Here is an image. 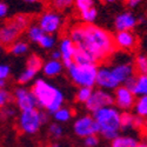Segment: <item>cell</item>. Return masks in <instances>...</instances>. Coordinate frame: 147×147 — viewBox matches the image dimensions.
Masks as SVG:
<instances>
[{"label": "cell", "instance_id": "40", "mask_svg": "<svg viewBox=\"0 0 147 147\" xmlns=\"http://www.w3.org/2000/svg\"><path fill=\"white\" fill-rule=\"evenodd\" d=\"M142 3V0H126V5L129 8H136Z\"/></svg>", "mask_w": 147, "mask_h": 147}, {"label": "cell", "instance_id": "7", "mask_svg": "<svg viewBox=\"0 0 147 147\" xmlns=\"http://www.w3.org/2000/svg\"><path fill=\"white\" fill-rule=\"evenodd\" d=\"M137 96L125 85H121L114 91V105L122 112L131 111L134 108Z\"/></svg>", "mask_w": 147, "mask_h": 147}, {"label": "cell", "instance_id": "5", "mask_svg": "<svg viewBox=\"0 0 147 147\" xmlns=\"http://www.w3.org/2000/svg\"><path fill=\"white\" fill-rule=\"evenodd\" d=\"M41 125H42L41 115L36 108L21 113L19 119V127L22 132H25L27 134H34L38 132Z\"/></svg>", "mask_w": 147, "mask_h": 147}, {"label": "cell", "instance_id": "14", "mask_svg": "<svg viewBox=\"0 0 147 147\" xmlns=\"http://www.w3.org/2000/svg\"><path fill=\"white\" fill-rule=\"evenodd\" d=\"M138 24H139L138 18L134 16L132 12H124V13H120L114 20V26H115L117 32L133 31Z\"/></svg>", "mask_w": 147, "mask_h": 147}, {"label": "cell", "instance_id": "11", "mask_svg": "<svg viewBox=\"0 0 147 147\" xmlns=\"http://www.w3.org/2000/svg\"><path fill=\"white\" fill-rule=\"evenodd\" d=\"M14 96H16V101H17L18 107L22 112L34 109L38 106L36 98L32 91H28L26 88H18L14 93Z\"/></svg>", "mask_w": 147, "mask_h": 147}, {"label": "cell", "instance_id": "4", "mask_svg": "<svg viewBox=\"0 0 147 147\" xmlns=\"http://www.w3.org/2000/svg\"><path fill=\"white\" fill-rule=\"evenodd\" d=\"M99 67L96 65H77L74 64L69 69V77L72 81L80 87L93 88L96 85V77Z\"/></svg>", "mask_w": 147, "mask_h": 147}, {"label": "cell", "instance_id": "13", "mask_svg": "<svg viewBox=\"0 0 147 147\" xmlns=\"http://www.w3.org/2000/svg\"><path fill=\"white\" fill-rule=\"evenodd\" d=\"M111 69H112V73H113L114 78L118 80V82L120 85H125L131 78H133L134 76H137L134 65L131 64V63L117 64V65L112 66Z\"/></svg>", "mask_w": 147, "mask_h": 147}, {"label": "cell", "instance_id": "43", "mask_svg": "<svg viewBox=\"0 0 147 147\" xmlns=\"http://www.w3.org/2000/svg\"><path fill=\"white\" fill-rule=\"evenodd\" d=\"M40 115H41V122H42V124H45V122L47 121V115L44 112H40Z\"/></svg>", "mask_w": 147, "mask_h": 147}, {"label": "cell", "instance_id": "29", "mask_svg": "<svg viewBox=\"0 0 147 147\" xmlns=\"http://www.w3.org/2000/svg\"><path fill=\"white\" fill-rule=\"evenodd\" d=\"M36 72H38V71H35V69H33V68H30V67H26V69L21 73L20 77H19V79H18L19 82H20V84H27V82H30V81L35 77Z\"/></svg>", "mask_w": 147, "mask_h": 147}, {"label": "cell", "instance_id": "42", "mask_svg": "<svg viewBox=\"0 0 147 147\" xmlns=\"http://www.w3.org/2000/svg\"><path fill=\"white\" fill-rule=\"evenodd\" d=\"M52 59H53V60H60V59H61V53H60V51H54V52L52 53Z\"/></svg>", "mask_w": 147, "mask_h": 147}, {"label": "cell", "instance_id": "9", "mask_svg": "<svg viewBox=\"0 0 147 147\" xmlns=\"http://www.w3.org/2000/svg\"><path fill=\"white\" fill-rule=\"evenodd\" d=\"M96 86H99L101 90L105 91H115L121 85L118 82V80L114 78L111 67H99L96 77Z\"/></svg>", "mask_w": 147, "mask_h": 147}, {"label": "cell", "instance_id": "26", "mask_svg": "<svg viewBox=\"0 0 147 147\" xmlns=\"http://www.w3.org/2000/svg\"><path fill=\"white\" fill-rule=\"evenodd\" d=\"M93 88L91 87H80L78 93H77V100L81 104H86L93 94Z\"/></svg>", "mask_w": 147, "mask_h": 147}, {"label": "cell", "instance_id": "35", "mask_svg": "<svg viewBox=\"0 0 147 147\" xmlns=\"http://www.w3.org/2000/svg\"><path fill=\"white\" fill-rule=\"evenodd\" d=\"M99 142V139H98L96 136H90V137H86L84 140V144H85V147H95Z\"/></svg>", "mask_w": 147, "mask_h": 147}, {"label": "cell", "instance_id": "20", "mask_svg": "<svg viewBox=\"0 0 147 147\" xmlns=\"http://www.w3.org/2000/svg\"><path fill=\"white\" fill-rule=\"evenodd\" d=\"M136 113H132L129 111L127 112H122L121 113V129L124 131H128V129H133L136 126Z\"/></svg>", "mask_w": 147, "mask_h": 147}, {"label": "cell", "instance_id": "27", "mask_svg": "<svg viewBox=\"0 0 147 147\" xmlns=\"http://www.w3.org/2000/svg\"><path fill=\"white\" fill-rule=\"evenodd\" d=\"M80 17L82 19V21L85 24H93L98 17V12H96V8L95 7H92L90 9H86V11H82L80 12Z\"/></svg>", "mask_w": 147, "mask_h": 147}, {"label": "cell", "instance_id": "46", "mask_svg": "<svg viewBox=\"0 0 147 147\" xmlns=\"http://www.w3.org/2000/svg\"><path fill=\"white\" fill-rule=\"evenodd\" d=\"M51 147H61V145L60 144H58V142H54V144H52V146Z\"/></svg>", "mask_w": 147, "mask_h": 147}, {"label": "cell", "instance_id": "47", "mask_svg": "<svg viewBox=\"0 0 147 147\" xmlns=\"http://www.w3.org/2000/svg\"><path fill=\"white\" fill-rule=\"evenodd\" d=\"M27 3H35V1H39V0H25Z\"/></svg>", "mask_w": 147, "mask_h": 147}, {"label": "cell", "instance_id": "33", "mask_svg": "<svg viewBox=\"0 0 147 147\" xmlns=\"http://www.w3.org/2000/svg\"><path fill=\"white\" fill-rule=\"evenodd\" d=\"M74 4V0H53V6L57 9H65Z\"/></svg>", "mask_w": 147, "mask_h": 147}, {"label": "cell", "instance_id": "36", "mask_svg": "<svg viewBox=\"0 0 147 147\" xmlns=\"http://www.w3.org/2000/svg\"><path fill=\"white\" fill-rule=\"evenodd\" d=\"M11 99V96H9V93L5 90H0V107H3L5 106Z\"/></svg>", "mask_w": 147, "mask_h": 147}, {"label": "cell", "instance_id": "6", "mask_svg": "<svg viewBox=\"0 0 147 147\" xmlns=\"http://www.w3.org/2000/svg\"><path fill=\"white\" fill-rule=\"evenodd\" d=\"M113 105H114V95L112 93H109L108 91H105L101 88L94 91L91 99L85 104L86 108L92 113L99 111L100 108L109 107Z\"/></svg>", "mask_w": 147, "mask_h": 147}, {"label": "cell", "instance_id": "8", "mask_svg": "<svg viewBox=\"0 0 147 147\" xmlns=\"http://www.w3.org/2000/svg\"><path fill=\"white\" fill-rule=\"evenodd\" d=\"M74 133L78 137L86 138L90 136H96L100 133V128L93 115H84L74 122Z\"/></svg>", "mask_w": 147, "mask_h": 147}, {"label": "cell", "instance_id": "23", "mask_svg": "<svg viewBox=\"0 0 147 147\" xmlns=\"http://www.w3.org/2000/svg\"><path fill=\"white\" fill-rule=\"evenodd\" d=\"M74 63L77 65H96L94 59L85 51L77 48V52L74 55Z\"/></svg>", "mask_w": 147, "mask_h": 147}, {"label": "cell", "instance_id": "19", "mask_svg": "<svg viewBox=\"0 0 147 147\" xmlns=\"http://www.w3.org/2000/svg\"><path fill=\"white\" fill-rule=\"evenodd\" d=\"M139 141L129 136H119L114 140H112L111 147H137Z\"/></svg>", "mask_w": 147, "mask_h": 147}, {"label": "cell", "instance_id": "41", "mask_svg": "<svg viewBox=\"0 0 147 147\" xmlns=\"http://www.w3.org/2000/svg\"><path fill=\"white\" fill-rule=\"evenodd\" d=\"M7 14V6L4 3H0V18H4Z\"/></svg>", "mask_w": 147, "mask_h": 147}, {"label": "cell", "instance_id": "31", "mask_svg": "<svg viewBox=\"0 0 147 147\" xmlns=\"http://www.w3.org/2000/svg\"><path fill=\"white\" fill-rule=\"evenodd\" d=\"M27 67L33 68V69H35V71H39V69L42 67V61H41V59H40L38 55L33 54V55H31V57L28 58V60H27Z\"/></svg>", "mask_w": 147, "mask_h": 147}, {"label": "cell", "instance_id": "1", "mask_svg": "<svg viewBox=\"0 0 147 147\" xmlns=\"http://www.w3.org/2000/svg\"><path fill=\"white\" fill-rule=\"evenodd\" d=\"M69 38L77 48L88 53L96 64L112 57L117 51L114 35L94 24L74 26L71 30Z\"/></svg>", "mask_w": 147, "mask_h": 147}, {"label": "cell", "instance_id": "32", "mask_svg": "<svg viewBox=\"0 0 147 147\" xmlns=\"http://www.w3.org/2000/svg\"><path fill=\"white\" fill-rule=\"evenodd\" d=\"M74 3H76L77 8L80 12L94 7V1H93V0H74Z\"/></svg>", "mask_w": 147, "mask_h": 147}, {"label": "cell", "instance_id": "48", "mask_svg": "<svg viewBox=\"0 0 147 147\" xmlns=\"http://www.w3.org/2000/svg\"><path fill=\"white\" fill-rule=\"evenodd\" d=\"M105 3H114V1H117V0H104Z\"/></svg>", "mask_w": 147, "mask_h": 147}, {"label": "cell", "instance_id": "44", "mask_svg": "<svg viewBox=\"0 0 147 147\" xmlns=\"http://www.w3.org/2000/svg\"><path fill=\"white\" fill-rule=\"evenodd\" d=\"M5 85H6V81H5V80H3V79H0V90H4Z\"/></svg>", "mask_w": 147, "mask_h": 147}, {"label": "cell", "instance_id": "12", "mask_svg": "<svg viewBox=\"0 0 147 147\" xmlns=\"http://www.w3.org/2000/svg\"><path fill=\"white\" fill-rule=\"evenodd\" d=\"M114 42L117 48L122 51H133L138 46V39L132 31L117 32L114 34Z\"/></svg>", "mask_w": 147, "mask_h": 147}, {"label": "cell", "instance_id": "24", "mask_svg": "<svg viewBox=\"0 0 147 147\" xmlns=\"http://www.w3.org/2000/svg\"><path fill=\"white\" fill-rule=\"evenodd\" d=\"M46 33L41 30V27L39 25H33L28 28V38L34 41V42H40V40L42 39V36L45 35Z\"/></svg>", "mask_w": 147, "mask_h": 147}, {"label": "cell", "instance_id": "2", "mask_svg": "<svg viewBox=\"0 0 147 147\" xmlns=\"http://www.w3.org/2000/svg\"><path fill=\"white\" fill-rule=\"evenodd\" d=\"M121 111L118 107H104L92 113L100 128V134L107 140H114L121 131Z\"/></svg>", "mask_w": 147, "mask_h": 147}, {"label": "cell", "instance_id": "39", "mask_svg": "<svg viewBox=\"0 0 147 147\" xmlns=\"http://www.w3.org/2000/svg\"><path fill=\"white\" fill-rule=\"evenodd\" d=\"M136 115H137V114H136ZM145 120H146V119H144V118L137 115V118H136V126H134V128H136V129H141V128L145 126V124H146Z\"/></svg>", "mask_w": 147, "mask_h": 147}, {"label": "cell", "instance_id": "18", "mask_svg": "<svg viewBox=\"0 0 147 147\" xmlns=\"http://www.w3.org/2000/svg\"><path fill=\"white\" fill-rule=\"evenodd\" d=\"M63 63H60L59 60H50L44 65V73L47 77H55L60 74L63 71Z\"/></svg>", "mask_w": 147, "mask_h": 147}, {"label": "cell", "instance_id": "21", "mask_svg": "<svg viewBox=\"0 0 147 147\" xmlns=\"http://www.w3.org/2000/svg\"><path fill=\"white\" fill-rule=\"evenodd\" d=\"M134 68L137 74H145L147 76V54L140 53L134 58Z\"/></svg>", "mask_w": 147, "mask_h": 147}, {"label": "cell", "instance_id": "45", "mask_svg": "<svg viewBox=\"0 0 147 147\" xmlns=\"http://www.w3.org/2000/svg\"><path fill=\"white\" fill-rule=\"evenodd\" d=\"M137 147H147V142L146 141H141V142H139V145Z\"/></svg>", "mask_w": 147, "mask_h": 147}, {"label": "cell", "instance_id": "3", "mask_svg": "<svg viewBox=\"0 0 147 147\" xmlns=\"http://www.w3.org/2000/svg\"><path fill=\"white\" fill-rule=\"evenodd\" d=\"M33 94L36 98L38 106L47 109L50 113H55L63 107L64 95L55 86L42 79H38L32 88Z\"/></svg>", "mask_w": 147, "mask_h": 147}, {"label": "cell", "instance_id": "37", "mask_svg": "<svg viewBox=\"0 0 147 147\" xmlns=\"http://www.w3.org/2000/svg\"><path fill=\"white\" fill-rule=\"evenodd\" d=\"M14 21L17 22V25H18L21 30L26 28V26L28 25V19H27L26 17H24V16H19V17H17V18L14 19Z\"/></svg>", "mask_w": 147, "mask_h": 147}, {"label": "cell", "instance_id": "30", "mask_svg": "<svg viewBox=\"0 0 147 147\" xmlns=\"http://www.w3.org/2000/svg\"><path fill=\"white\" fill-rule=\"evenodd\" d=\"M39 45L42 47V48H46V50H50L52 48L54 45H55V39L52 34H45L42 36V39L40 40Z\"/></svg>", "mask_w": 147, "mask_h": 147}, {"label": "cell", "instance_id": "28", "mask_svg": "<svg viewBox=\"0 0 147 147\" xmlns=\"http://www.w3.org/2000/svg\"><path fill=\"white\" fill-rule=\"evenodd\" d=\"M28 51V45L24 41H16L11 46V52L14 55H21L25 54Z\"/></svg>", "mask_w": 147, "mask_h": 147}, {"label": "cell", "instance_id": "25", "mask_svg": "<svg viewBox=\"0 0 147 147\" xmlns=\"http://www.w3.org/2000/svg\"><path fill=\"white\" fill-rule=\"evenodd\" d=\"M54 119L59 122H66L72 118V111L67 107H61L59 108L55 113H53Z\"/></svg>", "mask_w": 147, "mask_h": 147}, {"label": "cell", "instance_id": "49", "mask_svg": "<svg viewBox=\"0 0 147 147\" xmlns=\"http://www.w3.org/2000/svg\"><path fill=\"white\" fill-rule=\"evenodd\" d=\"M0 48H1V42H0Z\"/></svg>", "mask_w": 147, "mask_h": 147}, {"label": "cell", "instance_id": "34", "mask_svg": "<svg viewBox=\"0 0 147 147\" xmlns=\"http://www.w3.org/2000/svg\"><path fill=\"white\" fill-rule=\"evenodd\" d=\"M50 133L54 138H60L61 136H63V127H61L60 125H58V124H53L50 127Z\"/></svg>", "mask_w": 147, "mask_h": 147}, {"label": "cell", "instance_id": "16", "mask_svg": "<svg viewBox=\"0 0 147 147\" xmlns=\"http://www.w3.org/2000/svg\"><path fill=\"white\" fill-rule=\"evenodd\" d=\"M21 31L22 30L17 25V22L14 20L11 21L9 24L0 28V42L5 45L13 44V41L18 38V35Z\"/></svg>", "mask_w": 147, "mask_h": 147}, {"label": "cell", "instance_id": "22", "mask_svg": "<svg viewBox=\"0 0 147 147\" xmlns=\"http://www.w3.org/2000/svg\"><path fill=\"white\" fill-rule=\"evenodd\" d=\"M133 109H134V113L138 117L147 119V95L137 98V101Z\"/></svg>", "mask_w": 147, "mask_h": 147}, {"label": "cell", "instance_id": "15", "mask_svg": "<svg viewBox=\"0 0 147 147\" xmlns=\"http://www.w3.org/2000/svg\"><path fill=\"white\" fill-rule=\"evenodd\" d=\"M125 86L136 94L137 98L147 95V76L145 74L134 76L125 84Z\"/></svg>", "mask_w": 147, "mask_h": 147}, {"label": "cell", "instance_id": "38", "mask_svg": "<svg viewBox=\"0 0 147 147\" xmlns=\"http://www.w3.org/2000/svg\"><path fill=\"white\" fill-rule=\"evenodd\" d=\"M9 72H11V69H9V66H7V65H0V79H3V80H5L8 76H9Z\"/></svg>", "mask_w": 147, "mask_h": 147}, {"label": "cell", "instance_id": "10", "mask_svg": "<svg viewBox=\"0 0 147 147\" xmlns=\"http://www.w3.org/2000/svg\"><path fill=\"white\" fill-rule=\"evenodd\" d=\"M39 26L46 34H53L59 31L61 26V17L53 11H48L40 17Z\"/></svg>", "mask_w": 147, "mask_h": 147}, {"label": "cell", "instance_id": "17", "mask_svg": "<svg viewBox=\"0 0 147 147\" xmlns=\"http://www.w3.org/2000/svg\"><path fill=\"white\" fill-rule=\"evenodd\" d=\"M59 51L61 53V60H74V55L77 52V45L73 42L71 38H64L60 42Z\"/></svg>", "mask_w": 147, "mask_h": 147}]
</instances>
